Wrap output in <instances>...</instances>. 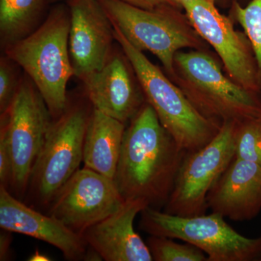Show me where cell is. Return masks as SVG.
<instances>
[{
	"instance_id": "obj_1",
	"label": "cell",
	"mask_w": 261,
	"mask_h": 261,
	"mask_svg": "<svg viewBox=\"0 0 261 261\" xmlns=\"http://www.w3.org/2000/svg\"><path fill=\"white\" fill-rule=\"evenodd\" d=\"M186 153L146 102L126 128L113 181L125 200L161 210Z\"/></svg>"
},
{
	"instance_id": "obj_2",
	"label": "cell",
	"mask_w": 261,
	"mask_h": 261,
	"mask_svg": "<svg viewBox=\"0 0 261 261\" xmlns=\"http://www.w3.org/2000/svg\"><path fill=\"white\" fill-rule=\"evenodd\" d=\"M173 67L171 80L207 119L222 126L260 114L261 92L245 88L225 74L207 50L178 51Z\"/></svg>"
},
{
	"instance_id": "obj_3",
	"label": "cell",
	"mask_w": 261,
	"mask_h": 261,
	"mask_svg": "<svg viewBox=\"0 0 261 261\" xmlns=\"http://www.w3.org/2000/svg\"><path fill=\"white\" fill-rule=\"evenodd\" d=\"M70 13L62 7L28 36L5 47L44 98L53 119L68 106L67 85L74 74L69 51Z\"/></svg>"
},
{
	"instance_id": "obj_4",
	"label": "cell",
	"mask_w": 261,
	"mask_h": 261,
	"mask_svg": "<svg viewBox=\"0 0 261 261\" xmlns=\"http://www.w3.org/2000/svg\"><path fill=\"white\" fill-rule=\"evenodd\" d=\"M113 25L115 40L128 58L146 102L153 108L161 124L185 152L207 145L218 135L221 125L202 116L171 79Z\"/></svg>"
},
{
	"instance_id": "obj_5",
	"label": "cell",
	"mask_w": 261,
	"mask_h": 261,
	"mask_svg": "<svg viewBox=\"0 0 261 261\" xmlns=\"http://www.w3.org/2000/svg\"><path fill=\"white\" fill-rule=\"evenodd\" d=\"M93 107L70 102L53 120L33 168L23 202L45 214L55 197L83 162L84 138Z\"/></svg>"
},
{
	"instance_id": "obj_6",
	"label": "cell",
	"mask_w": 261,
	"mask_h": 261,
	"mask_svg": "<svg viewBox=\"0 0 261 261\" xmlns=\"http://www.w3.org/2000/svg\"><path fill=\"white\" fill-rule=\"evenodd\" d=\"M113 25L136 49L157 57L170 78L174 74V57L182 49L207 50L186 14L176 7L163 5L143 9L122 0H99Z\"/></svg>"
},
{
	"instance_id": "obj_7",
	"label": "cell",
	"mask_w": 261,
	"mask_h": 261,
	"mask_svg": "<svg viewBox=\"0 0 261 261\" xmlns=\"http://www.w3.org/2000/svg\"><path fill=\"white\" fill-rule=\"evenodd\" d=\"M224 219L215 213L184 217L147 207L140 213V228L149 235L195 245L207 261H261V235L246 238Z\"/></svg>"
},
{
	"instance_id": "obj_8",
	"label": "cell",
	"mask_w": 261,
	"mask_h": 261,
	"mask_svg": "<svg viewBox=\"0 0 261 261\" xmlns=\"http://www.w3.org/2000/svg\"><path fill=\"white\" fill-rule=\"evenodd\" d=\"M44 98L30 78H23L13 102L1 113L0 132L6 136L12 159L8 191L23 201L33 168L53 122Z\"/></svg>"
},
{
	"instance_id": "obj_9",
	"label": "cell",
	"mask_w": 261,
	"mask_h": 261,
	"mask_svg": "<svg viewBox=\"0 0 261 261\" xmlns=\"http://www.w3.org/2000/svg\"><path fill=\"white\" fill-rule=\"evenodd\" d=\"M235 125L223 123L207 145L187 152L163 211L184 217L205 214L209 192L235 157Z\"/></svg>"
},
{
	"instance_id": "obj_10",
	"label": "cell",
	"mask_w": 261,
	"mask_h": 261,
	"mask_svg": "<svg viewBox=\"0 0 261 261\" xmlns=\"http://www.w3.org/2000/svg\"><path fill=\"white\" fill-rule=\"evenodd\" d=\"M181 5L196 32L217 53L226 74L245 88L261 92L256 58L245 33L234 29L215 0H187Z\"/></svg>"
},
{
	"instance_id": "obj_11",
	"label": "cell",
	"mask_w": 261,
	"mask_h": 261,
	"mask_svg": "<svg viewBox=\"0 0 261 261\" xmlns=\"http://www.w3.org/2000/svg\"><path fill=\"white\" fill-rule=\"evenodd\" d=\"M125 202L113 179L84 167L65 183L45 214L81 234L119 210Z\"/></svg>"
},
{
	"instance_id": "obj_12",
	"label": "cell",
	"mask_w": 261,
	"mask_h": 261,
	"mask_svg": "<svg viewBox=\"0 0 261 261\" xmlns=\"http://www.w3.org/2000/svg\"><path fill=\"white\" fill-rule=\"evenodd\" d=\"M69 51L75 76L102 69L112 56L113 25L99 0H70Z\"/></svg>"
},
{
	"instance_id": "obj_13",
	"label": "cell",
	"mask_w": 261,
	"mask_h": 261,
	"mask_svg": "<svg viewBox=\"0 0 261 261\" xmlns=\"http://www.w3.org/2000/svg\"><path fill=\"white\" fill-rule=\"evenodd\" d=\"M135 71L123 55H112L102 69L82 79L92 107L126 124L146 102Z\"/></svg>"
},
{
	"instance_id": "obj_14",
	"label": "cell",
	"mask_w": 261,
	"mask_h": 261,
	"mask_svg": "<svg viewBox=\"0 0 261 261\" xmlns=\"http://www.w3.org/2000/svg\"><path fill=\"white\" fill-rule=\"evenodd\" d=\"M0 228L45 242L61 250L68 260H84L88 245L49 215L36 210L0 185Z\"/></svg>"
},
{
	"instance_id": "obj_15",
	"label": "cell",
	"mask_w": 261,
	"mask_h": 261,
	"mask_svg": "<svg viewBox=\"0 0 261 261\" xmlns=\"http://www.w3.org/2000/svg\"><path fill=\"white\" fill-rule=\"evenodd\" d=\"M147 207L143 201L126 200L119 210L81 235L103 260H153L147 243L134 227L136 216Z\"/></svg>"
},
{
	"instance_id": "obj_16",
	"label": "cell",
	"mask_w": 261,
	"mask_h": 261,
	"mask_svg": "<svg viewBox=\"0 0 261 261\" xmlns=\"http://www.w3.org/2000/svg\"><path fill=\"white\" fill-rule=\"evenodd\" d=\"M211 212L236 221L255 219L261 211V167L235 156L207 197Z\"/></svg>"
},
{
	"instance_id": "obj_17",
	"label": "cell",
	"mask_w": 261,
	"mask_h": 261,
	"mask_svg": "<svg viewBox=\"0 0 261 261\" xmlns=\"http://www.w3.org/2000/svg\"><path fill=\"white\" fill-rule=\"evenodd\" d=\"M126 124L93 108L83 149L84 167L113 179Z\"/></svg>"
},
{
	"instance_id": "obj_18",
	"label": "cell",
	"mask_w": 261,
	"mask_h": 261,
	"mask_svg": "<svg viewBox=\"0 0 261 261\" xmlns=\"http://www.w3.org/2000/svg\"><path fill=\"white\" fill-rule=\"evenodd\" d=\"M44 0H0V35L4 47L35 30Z\"/></svg>"
},
{
	"instance_id": "obj_19",
	"label": "cell",
	"mask_w": 261,
	"mask_h": 261,
	"mask_svg": "<svg viewBox=\"0 0 261 261\" xmlns=\"http://www.w3.org/2000/svg\"><path fill=\"white\" fill-rule=\"evenodd\" d=\"M235 156L261 167V113L236 123Z\"/></svg>"
},
{
	"instance_id": "obj_20",
	"label": "cell",
	"mask_w": 261,
	"mask_h": 261,
	"mask_svg": "<svg viewBox=\"0 0 261 261\" xmlns=\"http://www.w3.org/2000/svg\"><path fill=\"white\" fill-rule=\"evenodd\" d=\"M173 239L149 235L146 243L154 261H207L203 251L190 243L180 244Z\"/></svg>"
},
{
	"instance_id": "obj_21",
	"label": "cell",
	"mask_w": 261,
	"mask_h": 261,
	"mask_svg": "<svg viewBox=\"0 0 261 261\" xmlns=\"http://www.w3.org/2000/svg\"><path fill=\"white\" fill-rule=\"evenodd\" d=\"M232 8L233 18L251 43L256 58L261 88V0H251L245 7L235 2Z\"/></svg>"
},
{
	"instance_id": "obj_22",
	"label": "cell",
	"mask_w": 261,
	"mask_h": 261,
	"mask_svg": "<svg viewBox=\"0 0 261 261\" xmlns=\"http://www.w3.org/2000/svg\"><path fill=\"white\" fill-rule=\"evenodd\" d=\"M13 63L7 56L0 61V113L10 107L21 81L18 80Z\"/></svg>"
},
{
	"instance_id": "obj_23",
	"label": "cell",
	"mask_w": 261,
	"mask_h": 261,
	"mask_svg": "<svg viewBox=\"0 0 261 261\" xmlns=\"http://www.w3.org/2000/svg\"><path fill=\"white\" fill-rule=\"evenodd\" d=\"M11 153L6 136L0 132V185L9 189L12 179Z\"/></svg>"
},
{
	"instance_id": "obj_24",
	"label": "cell",
	"mask_w": 261,
	"mask_h": 261,
	"mask_svg": "<svg viewBox=\"0 0 261 261\" xmlns=\"http://www.w3.org/2000/svg\"><path fill=\"white\" fill-rule=\"evenodd\" d=\"M122 1L134 6L147 10L154 9L163 5H171L176 8L181 7L179 0H122Z\"/></svg>"
},
{
	"instance_id": "obj_25",
	"label": "cell",
	"mask_w": 261,
	"mask_h": 261,
	"mask_svg": "<svg viewBox=\"0 0 261 261\" xmlns=\"http://www.w3.org/2000/svg\"><path fill=\"white\" fill-rule=\"evenodd\" d=\"M11 231L2 229L0 233V260H10L13 255L11 250V243L13 236Z\"/></svg>"
},
{
	"instance_id": "obj_26",
	"label": "cell",
	"mask_w": 261,
	"mask_h": 261,
	"mask_svg": "<svg viewBox=\"0 0 261 261\" xmlns=\"http://www.w3.org/2000/svg\"><path fill=\"white\" fill-rule=\"evenodd\" d=\"M29 260H35V261H43V260H50V259L48 258L47 256L41 254V252L39 250H37V252L31 257V259Z\"/></svg>"
}]
</instances>
